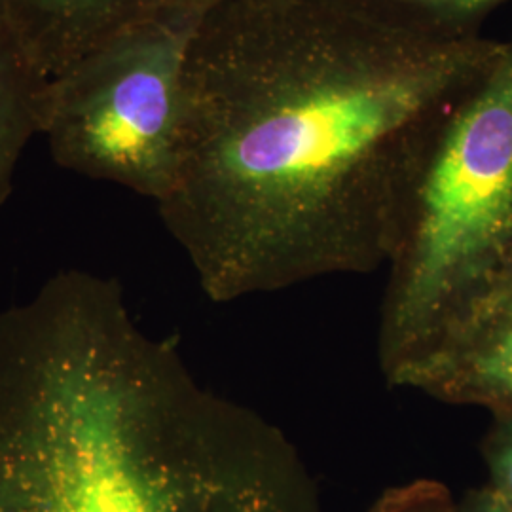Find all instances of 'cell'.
Masks as SVG:
<instances>
[{"instance_id":"obj_6","label":"cell","mask_w":512,"mask_h":512,"mask_svg":"<svg viewBox=\"0 0 512 512\" xmlns=\"http://www.w3.org/2000/svg\"><path fill=\"white\" fill-rule=\"evenodd\" d=\"M213 0H0V25L46 78L143 19Z\"/></svg>"},{"instance_id":"obj_10","label":"cell","mask_w":512,"mask_h":512,"mask_svg":"<svg viewBox=\"0 0 512 512\" xmlns=\"http://www.w3.org/2000/svg\"><path fill=\"white\" fill-rule=\"evenodd\" d=\"M480 454L495 492L512 505V420H495L480 442Z\"/></svg>"},{"instance_id":"obj_8","label":"cell","mask_w":512,"mask_h":512,"mask_svg":"<svg viewBox=\"0 0 512 512\" xmlns=\"http://www.w3.org/2000/svg\"><path fill=\"white\" fill-rule=\"evenodd\" d=\"M404 14L427 19L461 33H480L482 21L511 0H368Z\"/></svg>"},{"instance_id":"obj_12","label":"cell","mask_w":512,"mask_h":512,"mask_svg":"<svg viewBox=\"0 0 512 512\" xmlns=\"http://www.w3.org/2000/svg\"><path fill=\"white\" fill-rule=\"evenodd\" d=\"M215 2H219V0H213V4H215Z\"/></svg>"},{"instance_id":"obj_2","label":"cell","mask_w":512,"mask_h":512,"mask_svg":"<svg viewBox=\"0 0 512 512\" xmlns=\"http://www.w3.org/2000/svg\"><path fill=\"white\" fill-rule=\"evenodd\" d=\"M0 512H327L274 421L205 387L122 285L63 270L0 311Z\"/></svg>"},{"instance_id":"obj_11","label":"cell","mask_w":512,"mask_h":512,"mask_svg":"<svg viewBox=\"0 0 512 512\" xmlns=\"http://www.w3.org/2000/svg\"><path fill=\"white\" fill-rule=\"evenodd\" d=\"M456 512H512V505L490 484L478 486L456 501Z\"/></svg>"},{"instance_id":"obj_5","label":"cell","mask_w":512,"mask_h":512,"mask_svg":"<svg viewBox=\"0 0 512 512\" xmlns=\"http://www.w3.org/2000/svg\"><path fill=\"white\" fill-rule=\"evenodd\" d=\"M393 387L512 420V283L467 311Z\"/></svg>"},{"instance_id":"obj_1","label":"cell","mask_w":512,"mask_h":512,"mask_svg":"<svg viewBox=\"0 0 512 512\" xmlns=\"http://www.w3.org/2000/svg\"><path fill=\"white\" fill-rule=\"evenodd\" d=\"M368 0H219L158 203L217 302L385 268L421 154L501 50Z\"/></svg>"},{"instance_id":"obj_3","label":"cell","mask_w":512,"mask_h":512,"mask_svg":"<svg viewBox=\"0 0 512 512\" xmlns=\"http://www.w3.org/2000/svg\"><path fill=\"white\" fill-rule=\"evenodd\" d=\"M385 270L378 365L391 387L512 283V37L423 150Z\"/></svg>"},{"instance_id":"obj_7","label":"cell","mask_w":512,"mask_h":512,"mask_svg":"<svg viewBox=\"0 0 512 512\" xmlns=\"http://www.w3.org/2000/svg\"><path fill=\"white\" fill-rule=\"evenodd\" d=\"M48 78L0 25V207L8 200L23 150L42 133Z\"/></svg>"},{"instance_id":"obj_4","label":"cell","mask_w":512,"mask_h":512,"mask_svg":"<svg viewBox=\"0 0 512 512\" xmlns=\"http://www.w3.org/2000/svg\"><path fill=\"white\" fill-rule=\"evenodd\" d=\"M209 8L143 19L48 78L42 133L55 164L154 200L171 192L183 148V84Z\"/></svg>"},{"instance_id":"obj_9","label":"cell","mask_w":512,"mask_h":512,"mask_svg":"<svg viewBox=\"0 0 512 512\" xmlns=\"http://www.w3.org/2000/svg\"><path fill=\"white\" fill-rule=\"evenodd\" d=\"M456 501L439 480L420 478L387 488L368 512H456Z\"/></svg>"}]
</instances>
